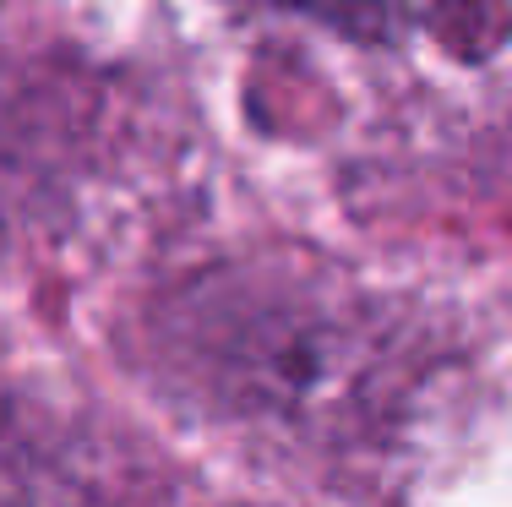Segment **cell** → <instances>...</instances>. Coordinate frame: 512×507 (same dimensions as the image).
Instances as JSON below:
<instances>
[{"label": "cell", "instance_id": "6da1fadb", "mask_svg": "<svg viewBox=\"0 0 512 507\" xmlns=\"http://www.w3.org/2000/svg\"><path fill=\"white\" fill-rule=\"evenodd\" d=\"M284 6L306 11V17L327 22V28L349 33L360 44H387V39H404L431 0H284Z\"/></svg>", "mask_w": 512, "mask_h": 507}]
</instances>
